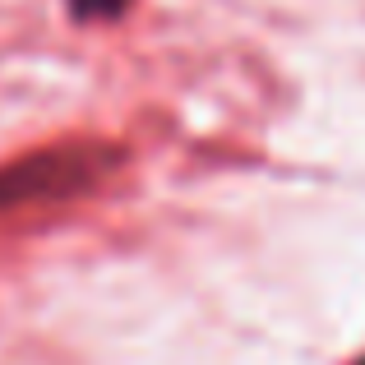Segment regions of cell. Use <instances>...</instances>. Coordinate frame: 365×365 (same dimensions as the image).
<instances>
[{"mask_svg": "<svg viewBox=\"0 0 365 365\" xmlns=\"http://www.w3.org/2000/svg\"><path fill=\"white\" fill-rule=\"evenodd\" d=\"M130 0H70V9L79 19H116Z\"/></svg>", "mask_w": 365, "mask_h": 365, "instance_id": "obj_1", "label": "cell"}]
</instances>
